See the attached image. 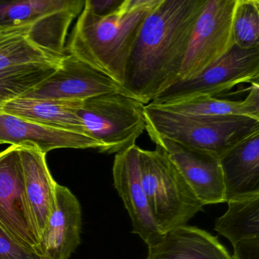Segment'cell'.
Here are the masks:
<instances>
[{
    "label": "cell",
    "mask_w": 259,
    "mask_h": 259,
    "mask_svg": "<svg viewBox=\"0 0 259 259\" xmlns=\"http://www.w3.org/2000/svg\"><path fill=\"white\" fill-rule=\"evenodd\" d=\"M207 0H160L141 28L125 66L124 95L144 105L178 82L194 28Z\"/></svg>",
    "instance_id": "obj_1"
},
{
    "label": "cell",
    "mask_w": 259,
    "mask_h": 259,
    "mask_svg": "<svg viewBox=\"0 0 259 259\" xmlns=\"http://www.w3.org/2000/svg\"><path fill=\"white\" fill-rule=\"evenodd\" d=\"M160 1L123 0L105 16H97L84 6L66 48L69 55L122 86L133 45L145 19Z\"/></svg>",
    "instance_id": "obj_2"
},
{
    "label": "cell",
    "mask_w": 259,
    "mask_h": 259,
    "mask_svg": "<svg viewBox=\"0 0 259 259\" xmlns=\"http://www.w3.org/2000/svg\"><path fill=\"white\" fill-rule=\"evenodd\" d=\"M144 110L145 130L150 138L169 139L218 158L247 136L259 132V120L246 116H186L151 104L145 105Z\"/></svg>",
    "instance_id": "obj_3"
},
{
    "label": "cell",
    "mask_w": 259,
    "mask_h": 259,
    "mask_svg": "<svg viewBox=\"0 0 259 259\" xmlns=\"http://www.w3.org/2000/svg\"><path fill=\"white\" fill-rule=\"evenodd\" d=\"M139 163L151 213L163 234L187 225L202 210V203L159 147L154 151L141 148Z\"/></svg>",
    "instance_id": "obj_4"
},
{
    "label": "cell",
    "mask_w": 259,
    "mask_h": 259,
    "mask_svg": "<svg viewBox=\"0 0 259 259\" xmlns=\"http://www.w3.org/2000/svg\"><path fill=\"white\" fill-rule=\"evenodd\" d=\"M145 105L122 93L80 101L76 113L86 136L102 145L101 153L118 154L136 145L146 128Z\"/></svg>",
    "instance_id": "obj_5"
},
{
    "label": "cell",
    "mask_w": 259,
    "mask_h": 259,
    "mask_svg": "<svg viewBox=\"0 0 259 259\" xmlns=\"http://www.w3.org/2000/svg\"><path fill=\"white\" fill-rule=\"evenodd\" d=\"M259 48L234 46L225 56L188 81L178 82L158 95L154 105H166L195 98H213L243 83L258 82Z\"/></svg>",
    "instance_id": "obj_6"
},
{
    "label": "cell",
    "mask_w": 259,
    "mask_h": 259,
    "mask_svg": "<svg viewBox=\"0 0 259 259\" xmlns=\"http://www.w3.org/2000/svg\"><path fill=\"white\" fill-rule=\"evenodd\" d=\"M236 0H207L194 28L179 81L198 76L233 47V10Z\"/></svg>",
    "instance_id": "obj_7"
},
{
    "label": "cell",
    "mask_w": 259,
    "mask_h": 259,
    "mask_svg": "<svg viewBox=\"0 0 259 259\" xmlns=\"http://www.w3.org/2000/svg\"><path fill=\"white\" fill-rule=\"evenodd\" d=\"M68 30L29 24L0 25V70L31 64L58 66Z\"/></svg>",
    "instance_id": "obj_8"
},
{
    "label": "cell",
    "mask_w": 259,
    "mask_h": 259,
    "mask_svg": "<svg viewBox=\"0 0 259 259\" xmlns=\"http://www.w3.org/2000/svg\"><path fill=\"white\" fill-rule=\"evenodd\" d=\"M0 225L39 252L40 238L25 193L19 147L13 145L0 152Z\"/></svg>",
    "instance_id": "obj_9"
},
{
    "label": "cell",
    "mask_w": 259,
    "mask_h": 259,
    "mask_svg": "<svg viewBox=\"0 0 259 259\" xmlns=\"http://www.w3.org/2000/svg\"><path fill=\"white\" fill-rule=\"evenodd\" d=\"M108 93L123 92L107 75L67 54L50 76L20 98L82 101Z\"/></svg>",
    "instance_id": "obj_10"
},
{
    "label": "cell",
    "mask_w": 259,
    "mask_h": 259,
    "mask_svg": "<svg viewBox=\"0 0 259 259\" xmlns=\"http://www.w3.org/2000/svg\"><path fill=\"white\" fill-rule=\"evenodd\" d=\"M140 149L135 145L116 154L113 177L115 188L131 219L133 233L139 235L149 248L157 245L164 234L153 218L144 190L139 163Z\"/></svg>",
    "instance_id": "obj_11"
},
{
    "label": "cell",
    "mask_w": 259,
    "mask_h": 259,
    "mask_svg": "<svg viewBox=\"0 0 259 259\" xmlns=\"http://www.w3.org/2000/svg\"><path fill=\"white\" fill-rule=\"evenodd\" d=\"M151 139L175 165L203 205L226 202L218 157L164 138Z\"/></svg>",
    "instance_id": "obj_12"
},
{
    "label": "cell",
    "mask_w": 259,
    "mask_h": 259,
    "mask_svg": "<svg viewBox=\"0 0 259 259\" xmlns=\"http://www.w3.org/2000/svg\"><path fill=\"white\" fill-rule=\"evenodd\" d=\"M33 148L46 154L58 148L97 149L102 145L78 133L56 130L0 112V145Z\"/></svg>",
    "instance_id": "obj_13"
},
{
    "label": "cell",
    "mask_w": 259,
    "mask_h": 259,
    "mask_svg": "<svg viewBox=\"0 0 259 259\" xmlns=\"http://www.w3.org/2000/svg\"><path fill=\"white\" fill-rule=\"evenodd\" d=\"M81 208L66 186H56V207L40 239L39 252L47 259H69L80 244Z\"/></svg>",
    "instance_id": "obj_14"
},
{
    "label": "cell",
    "mask_w": 259,
    "mask_h": 259,
    "mask_svg": "<svg viewBox=\"0 0 259 259\" xmlns=\"http://www.w3.org/2000/svg\"><path fill=\"white\" fill-rule=\"evenodd\" d=\"M19 154L27 200L40 242L55 209L57 183L47 164L46 154L20 147Z\"/></svg>",
    "instance_id": "obj_15"
},
{
    "label": "cell",
    "mask_w": 259,
    "mask_h": 259,
    "mask_svg": "<svg viewBox=\"0 0 259 259\" xmlns=\"http://www.w3.org/2000/svg\"><path fill=\"white\" fill-rule=\"evenodd\" d=\"M226 202L259 195V132L220 157Z\"/></svg>",
    "instance_id": "obj_16"
},
{
    "label": "cell",
    "mask_w": 259,
    "mask_h": 259,
    "mask_svg": "<svg viewBox=\"0 0 259 259\" xmlns=\"http://www.w3.org/2000/svg\"><path fill=\"white\" fill-rule=\"evenodd\" d=\"M82 0L0 2V25L29 24L68 30L84 8Z\"/></svg>",
    "instance_id": "obj_17"
},
{
    "label": "cell",
    "mask_w": 259,
    "mask_h": 259,
    "mask_svg": "<svg viewBox=\"0 0 259 259\" xmlns=\"http://www.w3.org/2000/svg\"><path fill=\"white\" fill-rule=\"evenodd\" d=\"M147 259H233L215 236L205 230L184 225L166 232L148 248Z\"/></svg>",
    "instance_id": "obj_18"
},
{
    "label": "cell",
    "mask_w": 259,
    "mask_h": 259,
    "mask_svg": "<svg viewBox=\"0 0 259 259\" xmlns=\"http://www.w3.org/2000/svg\"><path fill=\"white\" fill-rule=\"evenodd\" d=\"M79 102L18 98L0 106V112L56 130L86 136L76 113Z\"/></svg>",
    "instance_id": "obj_19"
},
{
    "label": "cell",
    "mask_w": 259,
    "mask_h": 259,
    "mask_svg": "<svg viewBox=\"0 0 259 259\" xmlns=\"http://www.w3.org/2000/svg\"><path fill=\"white\" fill-rule=\"evenodd\" d=\"M149 104L171 113L186 116H239L259 120V83L251 84L248 95L242 101H233L206 97L166 105Z\"/></svg>",
    "instance_id": "obj_20"
},
{
    "label": "cell",
    "mask_w": 259,
    "mask_h": 259,
    "mask_svg": "<svg viewBox=\"0 0 259 259\" xmlns=\"http://www.w3.org/2000/svg\"><path fill=\"white\" fill-rule=\"evenodd\" d=\"M228 209L216 220L214 230L234 245L259 237V195L228 201Z\"/></svg>",
    "instance_id": "obj_21"
},
{
    "label": "cell",
    "mask_w": 259,
    "mask_h": 259,
    "mask_svg": "<svg viewBox=\"0 0 259 259\" xmlns=\"http://www.w3.org/2000/svg\"><path fill=\"white\" fill-rule=\"evenodd\" d=\"M58 66L31 64L0 70V106L22 97L46 79Z\"/></svg>",
    "instance_id": "obj_22"
},
{
    "label": "cell",
    "mask_w": 259,
    "mask_h": 259,
    "mask_svg": "<svg viewBox=\"0 0 259 259\" xmlns=\"http://www.w3.org/2000/svg\"><path fill=\"white\" fill-rule=\"evenodd\" d=\"M232 31L235 46L243 50L259 48L258 0H236Z\"/></svg>",
    "instance_id": "obj_23"
},
{
    "label": "cell",
    "mask_w": 259,
    "mask_h": 259,
    "mask_svg": "<svg viewBox=\"0 0 259 259\" xmlns=\"http://www.w3.org/2000/svg\"><path fill=\"white\" fill-rule=\"evenodd\" d=\"M0 259H47L0 225Z\"/></svg>",
    "instance_id": "obj_24"
},
{
    "label": "cell",
    "mask_w": 259,
    "mask_h": 259,
    "mask_svg": "<svg viewBox=\"0 0 259 259\" xmlns=\"http://www.w3.org/2000/svg\"><path fill=\"white\" fill-rule=\"evenodd\" d=\"M233 246V259H259V237L240 241Z\"/></svg>",
    "instance_id": "obj_25"
},
{
    "label": "cell",
    "mask_w": 259,
    "mask_h": 259,
    "mask_svg": "<svg viewBox=\"0 0 259 259\" xmlns=\"http://www.w3.org/2000/svg\"><path fill=\"white\" fill-rule=\"evenodd\" d=\"M122 2L123 0H86L84 7L97 16H105L113 13Z\"/></svg>",
    "instance_id": "obj_26"
}]
</instances>
